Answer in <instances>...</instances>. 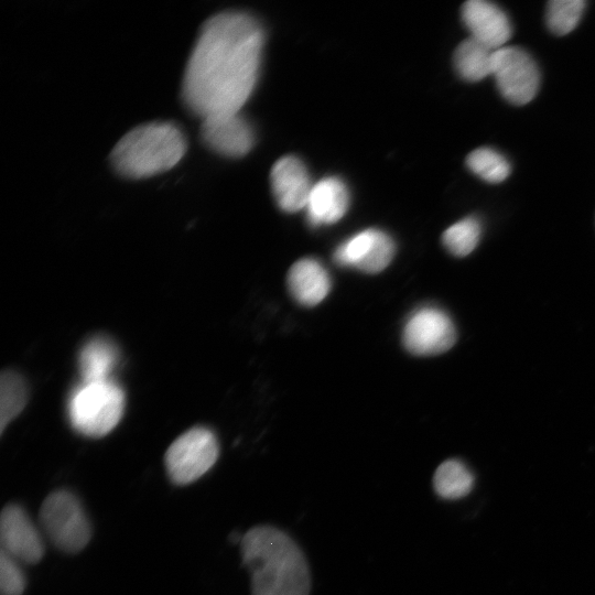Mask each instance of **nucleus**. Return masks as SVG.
Returning a JSON list of instances; mask_svg holds the SVG:
<instances>
[{"label": "nucleus", "mask_w": 595, "mask_h": 595, "mask_svg": "<svg viewBox=\"0 0 595 595\" xmlns=\"http://www.w3.org/2000/svg\"><path fill=\"white\" fill-rule=\"evenodd\" d=\"M263 43L260 23L246 12L208 18L185 66V106L202 119L240 112L257 84Z\"/></svg>", "instance_id": "obj_1"}, {"label": "nucleus", "mask_w": 595, "mask_h": 595, "mask_svg": "<svg viewBox=\"0 0 595 595\" xmlns=\"http://www.w3.org/2000/svg\"><path fill=\"white\" fill-rule=\"evenodd\" d=\"M242 566L251 575V595H310L304 553L284 531L268 524L249 529L240 541Z\"/></svg>", "instance_id": "obj_2"}, {"label": "nucleus", "mask_w": 595, "mask_h": 595, "mask_svg": "<svg viewBox=\"0 0 595 595\" xmlns=\"http://www.w3.org/2000/svg\"><path fill=\"white\" fill-rule=\"evenodd\" d=\"M185 152L182 129L174 122L154 121L128 131L112 149L110 162L120 175L142 178L172 169Z\"/></svg>", "instance_id": "obj_3"}, {"label": "nucleus", "mask_w": 595, "mask_h": 595, "mask_svg": "<svg viewBox=\"0 0 595 595\" xmlns=\"http://www.w3.org/2000/svg\"><path fill=\"white\" fill-rule=\"evenodd\" d=\"M125 393L111 379L83 382L72 392L67 414L73 429L88 437H101L122 418Z\"/></svg>", "instance_id": "obj_4"}, {"label": "nucleus", "mask_w": 595, "mask_h": 595, "mask_svg": "<svg viewBox=\"0 0 595 595\" xmlns=\"http://www.w3.org/2000/svg\"><path fill=\"white\" fill-rule=\"evenodd\" d=\"M39 521L50 542L65 553L80 552L91 537V526L82 502L66 489L54 490L44 499Z\"/></svg>", "instance_id": "obj_5"}, {"label": "nucleus", "mask_w": 595, "mask_h": 595, "mask_svg": "<svg viewBox=\"0 0 595 595\" xmlns=\"http://www.w3.org/2000/svg\"><path fill=\"white\" fill-rule=\"evenodd\" d=\"M218 454L215 434L204 426L192 428L169 446L164 456L167 475L175 485H188L212 468Z\"/></svg>", "instance_id": "obj_6"}, {"label": "nucleus", "mask_w": 595, "mask_h": 595, "mask_svg": "<svg viewBox=\"0 0 595 595\" xmlns=\"http://www.w3.org/2000/svg\"><path fill=\"white\" fill-rule=\"evenodd\" d=\"M491 76L501 96L512 105L528 104L539 89V68L531 55L518 46L494 52Z\"/></svg>", "instance_id": "obj_7"}, {"label": "nucleus", "mask_w": 595, "mask_h": 595, "mask_svg": "<svg viewBox=\"0 0 595 595\" xmlns=\"http://www.w3.org/2000/svg\"><path fill=\"white\" fill-rule=\"evenodd\" d=\"M456 340L452 318L443 310L424 306L407 320L402 342L408 351L416 356H432L448 350Z\"/></svg>", "instance_id": "obj_8"}, {"label": "nucleus", "mask_w": 595, "mask_h": 595, "mask_svg": "<svg viewBox=\"0 0 595 595\" xmlns=\"http://www.w3.org/2000/svg\"><path fill=\"white\" fill-rule=\"evenodd\" d=\"M396 246L392 238L380 229L358 231L344 240L334 252V260L343 267L366 273L382 271L392 260Z\"/></svg>", "instance_id": "obj_9"}, {"label": "nucleus", "mask_w": 595, "mask_h": 595, "mask_svg": "<svg viewBox=\"0 0 595 595\" xmlns=\"http://www.w3.org/2000/svg\"><path fill=\"white\" fill-rule=\"evenodd\" d=\"M1 550L18 562L35 564L44 555L40 530L25 510L15 504L7 505L0 518Z\"/></svg>", "instance_id": "obj_10"}, {"label": "nucleus", "mask_w": 595, "mask_h": 595, "mask_svg": "<svg viewBox=\"0 0 595 595\" xmlns=\"http://www.w3.org/2000/svg\"><path fill=\"white\" fill-rule=\"evenodd\" d=\"M199 131L203 142L225 156H244L255 143L253 129L240 112L204 118Z\"/></svg>", "instance_id": "obj_11"}, {"label": "nucleus", "mask_w": 595, "mask_h": 595, "mask_svg": "<svg viewBox=\"0 0 595 595\" xmlns=\"http://www.w3.org/2000/svg\"><path fill=\"white\" fill-rule=\"evenodd\" d=\"M270 182L275 202L282 210L295 213L305 208L313 183L299 158H280L271 169Z\"/></svg>", "instance_id": "obj_12"}, {"label": "nucleus", "mask_w": 595, "mask_h": 595, "mask_svg": "<svg viewBox=\"0 0 595 595\" xmlns=\"http://www.w3.org/2000/svg\"><path fill=\"white\" fill-rule=\"evenodd\" d=\"M462 20L470 36L496 51L511 37L512 28L505 11L486 0H469L462 7Z\"/></svg>", "instance_id": "obj_13"}, {"label": "nucleus", "mask_w": 595, "mask_h": 595, "mask_svg": "<svg viewBox=\"0 0 595 595\" xmlns=\"http://www.w3.org/2000/svg\"><path fill=\"white\" fill-rule=\"evenodd\" d=\"M349 206L346 184L336 176H327L313 184L305 210L312 226L331 225L338 221Z\"/></svg>", "instance_id": "obj_14"}, {"label": "nucleus", "mask_w": 595, "mask_h": 595, "mask_svg": "<svg viewBox=\"0 0 595 595\" xmlns=\"http://www.w3.org/2000/svg\"><path fill=\"white\" fill-rule=\"evenodd\" d=\"M286 282L293 299L304 306L322 302L332 284L327 270L313 258L296 261L289 270Z\"/></svg>", "instance_id": "obj_15"}, {"label": "nucleus", "mask_w": 595, "mask_h": 595, "mask_svg": "<svg viewBox=\"0 0 595 595\" xmlns=\"http://www.w3.org/2000/svg\"><path fill=\"white\" fill-rule=\"evenodd\" d=\"M118 356V349L109 338L97 336L89 339L80 349L78 358L83 382L109 380Z\"/></svg>", "instance_id": "obj_16"}, {"label": "nucleus", "mask_w": 595, "mask_h": 595, "mask_svg": "<svg viewBox=\"0 0 595 595\" xmlns=\"http://www.w3.org/2000/svg\"><path fill=\"white\" fill-rule=\"evenodd\" d=\"M494 50L469 36L454 52V67L461 78L479 82L491 75Z\"/></svg>", "instance_id": "obj_17"}, {"label": "nucleus", "mask_w": 595, "mask_h": 595, "mask_svg": "<svg viewBox=\"0 0 595 595\" xmlns=\"http://www.w3.org/2000/svg\"><path fill=\"white\" fill-rule=\"evenodd\" d=\"M475 478L469 468L458 459H447L435 470L433 487L443 499H459L474 487Z\"/></svg>", "instance_id": "obj_18"}, {"label": "nucleus", "mask_w": 595, "mask_h": 595, "mask_svg": "<svg viewBox=\"0 0 595 595\" xmlns=\"http://www.w3.org/2000/svg\"><path fill=\"white\" fill-rule=\"evenodd\" d=\"M28 386L24 377L13 370H6L0 378V431L15 419L28 402Z\"/></svg>", "instance_id": "obj_19"}, {"label": "nucleus", "mask_w": 595, "mask_h": 595, "mask_svg": "<svg viewBox=\"0 0 595 595\" xmlns=\"http://www.w3.org/2000/svg\"><path fill=\"white\" fill-rule=\"evenodd\" d=\"M480 235V220L468 216L450 226L442 235V242L452 255L465 257L476 248Z\"/></svg>", "instance_id": "obj_20"}, {"label": "nucleus", "mask_w": 595, "mask_h": 595, "mask_svg": "<svg viewBox=\"0 0 595 595\" xmlns=\"http://www.w3.org/2000/svg\"><path fill=\"white\" fill-rule=\"evenodd\" d=\"M467 167L488 183H500L510 174L507 159L490 148H478L466 158Z\"/></svg>", "instance_id": "obj_21"}, {"label": "nucleus", "mask_w": 595, "mask_h": 595, "mask_svg": "<svg viewBox=\"0 0 595 595\" xmlns=\"http://www.w3.org/2000/svg\"><path fill=\"white\" fill-rule=\"evenodd\" d=\"M585 9L583 0H552L548 2L545 21L555 35H565L578 24Z\"/></svg>", "instance_id": "obj_22"}, {"label": "nucleus", "mask_w": 595, "mask_h": 595, "mask_svg": "<svg viewBox=\"0 0 595 595\" xmlns=\"http://www.w3.org/2000/svg\"><path fill=\"white\" fill-rule=\"evenodd\" d=\"M26 586L25 575L17 560L0 551L1 595H22Z\"/></svg>", "instance_id": "obj_23"}]
</instances>
